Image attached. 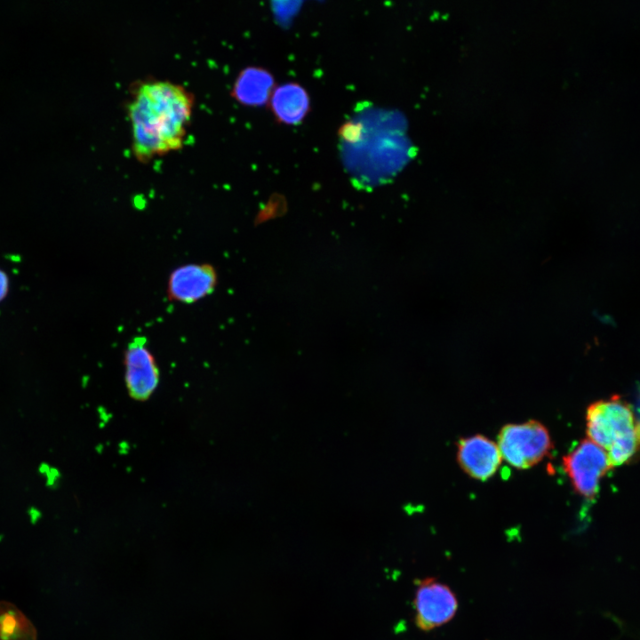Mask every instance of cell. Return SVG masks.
Instances as JSON below:
<instances>
[{"label": "cell", "mask_w": 640, "mask_h": 640, "mask_svg": "<svg viewBox=\"0 0 640 640\" xmlns=\"http://www.w3.org/2000/svg\"><path fill=\"white\" fill-rule=\"evenodd\" d=\"M194 106L193 93L181 84L147 80L136 85L128 104L135 158L147 163L180 149Z\"/></svg>", "instance_id": "6da1fadb"}, {"label": "cell", "mask_w": 640, "mask_h": 640, "mask_svg": "<svg viewBox=\"0 0 640 640\" xmlns=\"http://www.w3.org/2000/svg\"><path fill=\"white\" fill-rule=\"evenodd\" d=\"M586 421L589 440L605 452L616 444L634 439L640 432V420H636L631 406L619 397L589 404Z\"/></svg>", "instance_id": "7a4b0ae2"}, {"label": "cell", "mask_w": 640, "mask_h": 640, "mask_svg": "<svg viewBox=\"0 0 640 640\" xmlns=\"http://www.w3.org/2000/svg\"><path fill=\"white\" fill-rule=\"evenodd\" d=\"M497 444L502 459L518 469L536 465L553 447L547 428L534 420L505 425L499 432Z\"/></svg>", "instance_id": "3957f363"}, {"label": "cell", "mask_w": 640, "mask_h": 640, "mask_svg": "<svg viewBox=\"0 0 640 640\" xmlns=\"http://www.w3.org/2000/svg\"><path fill=\"white\" fill-rule=\"evenodd\" d=\"M563 467L574 490L587 499L596 496L600 479L611 469L606 452L589 439L564 456Z\"/></svg>", "instance_id": "277c9868"}, {"label": "cell", "mask_w": 640, "mask_h": 640, "mask_svg": "<svg viewBox=\"0 0 640 640\" xmlns=\"http://www.w3.org/2000/svg\"><path fill=\"white\" fill-rule=\"evenodd\" d=\"M415 623L421 630L429 631L449 622L458 609L453 591L435 578L418 583L413 601Z\"/></svg>", "instance_id": "5b68a950"}, {"label": "cell", "mask_w": 640, "mask_h": 640, "mask_svg": "<svg viewBox=\"0 0 640 640\" xmlns=\"http://www.w3.org/2000/svg\"><path fill=\"white\" fill-rule=\"evenodd\" d=\"M124 364L125 386L131 397L138 401L148 399L159 384L160 371L145 336L129 341Z\"/></svg>", "instance_id": "8992f818"}, {"label": "cell", "mask_w": 640, "mask_h": 640, "mask_svg": "<svg viewBox=\"0 0 640 640\" xmlns=\"http://www.w3.org/2000/svg\"><path fill=\"white\" fill-rule=\"evenodd\" d=\"M217 283V272L212 264H183L171 272L166 295L170 301L193 304L212 294Z\"/></svg>", "instance_id": "52a82bcc"}, {"label": "cell", "mask_w": 640, "mask_h": 640, "mask_svg": "<svg viewBox=\"0 0 640 640\" xmlns=\"http://www.w3.org/2000/svg\"><path fill=\"white\" fill-rule=\"evenodd\" d=\"M457 447L458 463L466 474L476 480L492 477L501 463L498 444L482 435L460 438Z\"/></svg>", "instance_id": "ba28073f"}, {"label": "cell", "mask_w": 640, "mask_h": 640, "mask_svg": "<svg viewBox=\"0 0 640 640\" xmlns=\"http://www.w3.org/2000/svg\"><path fill=\"white\" fill-rule=\"evenodd\" d=\"M275 120L284 125L300 124L311 110L306 88L296 82L276 85L268 105Z\"/></svg>", "instance_id": "9c48e42d"}, {"label": "cell", "mask_w": 640, "mask_h": 640, "mask_svg": "<svg viewBox=\"0 0 640 640\" xmlns=\"http://www.w3.org/2000/svg\"><path fill=\"white\" fill-rule=\"evenodd\" d=\"M276 87L275 76L268 69L249 66L238 73L230 92L244 107L261 108L268 107Z\"/></svg>", "instance_id": "30bf717a"}, {"label": "cell", "mask_w": 640, "mask_h": 640, "mask_svg": "<svg viewBox=\"0 0 640 640\" xmlns=\"http://www.w3.org/2000/svg\"><path fill=\"white\" fill-rule=\"evenodd\" d=\"M0 640H37L32 621L14 604L0 600Z\"/></svg>", "instance_id": "8fae6325"}, {"label": "cell", "mask_w": 640, "mask_h": 640, "mask_svg": "<svg viewBox=\"0 0 640 640\" xmlns=\"http://www.w3.org/2000/svg\"><path fill=\"white\" fill-rule=\"evenodd\" d=\"M364 128L361 123L347 121L339 129L340 138L348 143H357L363 138Z\"/></svg>", "instance_id": "7c38bea8"}, {"label": "cell", "mask_w": 640, "mask_h": 640, "mask_svg": "<svg viewBox=\"0 0 640 640\" xmlns=\"http://www.w3.org/2000/svg\"><path fill=\"white\" fill-rule=\"evenodd\" d=\"M38 472L42 476H45V484L49 487L56 485L58 480L60 477L59 470L53 467H51L45 462H42L39 465Z\"/></svg>", "instance_id": "4fadbf2b"}, {"label": "cell", "mask_w": 640, "mask_h": 640, "mask_svg": "<svg viewBox=\"0 0 640 640\" xmlns=\"http://www.w3.org/2000/svg\"><path fill=\"white\" fill-rule=\"evenodd\" d=\"M9 280L6 273L0 269V301L4 299L8 292Z\"/></svg>", "instance_id": "5bb4252c"}, {"label": "cell", "mask_w": 640, "mask_h": 640, "mask_svg": "<svg viewBox=\"0 0 640 640\" xmlns=\"http://www.w3.org/2000/svg\"><path fill=\"white\" fill-rule=\"evenodd\" d=\"M28 516L30 522L36 524L42 517V513L37 508L32 506L28 509Z\"/></svg>", "instance_id": "9a60e30c"}]
</instances>
